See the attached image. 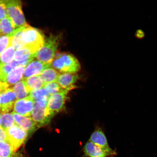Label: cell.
<instances>
[{
	"label": "cell",
	"mask_w": 157,
	"mask_h": 157,
	"mask_svg": "<svg viewBox=\"0 0 157 157\" xmlns=\"http://www.w3.org/2000/svg\"><path fill=\"white\" fill-rule=\"evenodd\" d=\"M76 88V86L72 85L63 89L58 93L50 95L47 104V108L56 115L64 109L69 93Z\"/></svg>",
	"instance_id": "obj_6"
},
{
	"label": "cell",
	"mask_w": 157,
	"mask_h": 157,
	"mask_svg": "<svg viewBox=\"0 0 157 157\" xmlns=\"http://www.w3.org/2000/svg\"><path fill=\"white\" fill-rule=\"evenodd\" d=\"M29 96L34 101H48L50 95L43 87L31 91Z\"/></svg>",
	"instance_id": "obj_22"
},
{
	"label": "cell",
	"mask_w": 157,
	"mask_h": 157,
	"mask_svg": "<svg viewBox=\"0 0 157 157\" xmlns=\"http://www.w3.org/2000/svg\"><path fill=\"white\" fill-rule=\"evenodd\" d=\"M0 142H8L6 131L1 127H0Z\"/></svg>",
	"instance_id": "obj_29"
},
{
	"label": "cell",
	"mask_w": 157,
	"mask_h": 157,
	"mask_svg": "<svg viewBox=\"0 0 157 157\" xmlns=\"http://www.w3.org/2000/svg\"><path fill=\"white\" fill-rule=\"evenodd\" d=\"M48 102V101H35L34 109L31 116L38 128L48 124L56 115L47 108Z\"/></svg>",
	"instance_id": "obj_4"
},
{
	"label": "cell",
	"mask_w": 157,
	"mask_h": 157,
	"mask_svg": "<svg viewBox=\"0 0 157 157\" xmlns=\"http://www.w3.org/2000/svg\"><path fill=\"white\" fill-rule=\"evenodd\" d=\"M44 87L50 95L58 93L63 89L57 82L45 84Z\"/></svg>",
	"instance_id": "obj_27"
},
{
	"label": "cell",
	"mask_w": 157,
	"mask_h": 157,
	"mask_svg": "<svg viewBox=\"0 0 157 157\" xmlns=\"http://www.w3.org/2000/svg\"><path fill=\"white\" fill-rule=\"evenodd\" d=\"M15 49L11 46L0 55V66L12 62L14 58Z\"/></svg>",
	"instance_id": "obj_21"
},
{
	"label": "cell",
	"mask_w": 157,
	"mask_h": 157,
	"mask_svg": "<svg viewBox=\"0 0 157 157\" xmlns=\"http://www.w3.org/2000/svg\"><path fill=\"white\" fill-rule=\"evenodd\" d=\"M9 85L6 82H0V92L8 88Z\"/></svg>",
	"instance_id": "obj_31"
},
{
	"label": "cell",
	"mask_w": 157,
	"mask_h": 157,
	"mask_svg": "<svg viewBox=\"0 0 157 157\" xmlns=\"http://www.w3.org/2000/svg\"><path fill=\"white\" fill-rule=\"evenodd\" d=\"M52 67L62 73L76 74L80 71L81 66L77 59L67 52H59L55 56Z\"/></svg>",
	"instance_id": "obj_1"
},
{
	"label": "cell",
	"mask_w": 157,
	"mask_h": 157,
	"mask_svg": "<svg viewBox=\"0 0 157 157\" xmlns=\"http://www.w3.org/2000/svg\"><path fill=\"white\" fill-rule=\"evenodd\" d=\"M50 67H52V63H44L39 60L31 62L25 69L23 80L31 76L39 75L44 70Z\"/></svg>",
	"instance_id": "obj_11"
},
{
	"label": "cell",
	"mask_w": 157,
	"mask_h": 157,
	"mask_svg": "<svg viewBox=\"0 0 157 157\" xmlns=\"http://www.w3.org/2000/svg\"><path fill=\"white\" fill-rule=\"evenodd\" d=\"M7 16L4 1H0V20H1Z\"/></svg>",
	"instance_id": "obj_28"
},
{
	"label": "cell",
	"mask_w": 157,
	"mask_h": 157,
	"mask_svg": "<svg viewBox=\"0 0 157 157\" xmlns=\"http://www.w3.org/2000/svg\"><path fill=\"white\" fill-rule=\"evenodd\" d=\"M17 99H21L28 97L30 94L24 80L15 84L13 88Z\"/></svg>",
	"instance_id": "obj_20"
},
{
	"label": "cell",
	"mask_w": 157,
	"mask_h": 157,
	"mask_svg": "<svg viewBox=\"0 0 157 157\" xmlns=\"http://www.w3.org/2000/svg\"><path fill=\"white\" fill-rule=\"evenodd\" d=\"M15 94L12 88H8L0 92V112L7 113L12 109L16 101Z\"/></svg>",
	"instance_id": "obj_8"
},
{
	"label": "cell",
	"mask_w": 157,
	"mask_h": 157,
	"mask_svg": "<svg viewBox=\"0 0 157 157\" xmlns=\"http://www.w3.org/2000/svg\"><path fill=\"white\" fill-rule=\"evenodd\" d=\"M15 122L12 114L4 113L1 116V127L5 131L14 125Z\"/></svg>",
	"instance_id": "obj_25"
},
{
	"label": "cell",
	"mask_w": 157,
	"mask_h": 157,
	"mask_svg": "<svg viewBox=\"0 0 157 157\" xmlns=\"http://www.w3.org/2000/svg\"><path fill=\"white\" fill-rule=\"evenodd\" d=\"M60 73L52 67L46 69L43 71L39 76L45 84L56 82Z\"/></svg>",
	"instance_id": "obj_18"
},
{
	"label": "cell",
	"mask_w": 157,
	"mask_h": 157,
	"mask_svg": "<svg viewBox=\"0 0 157 157\" xmlns=\"http://www.w3.org/2000/svg\"><path fill=\"white\" fill-rule=\"evenodd\" d=\"M21 40L24 48L28 49L35 55L44 45L45 39L44 34L40 30L29 25L23 29Z\"/></svg>",
	"instance_id": "obj_3"
},
{
	"label": "cell",
	"mask_w": 157,
	"mask_h": 157,
	"mask_svg": "<svg viewBox=\"0 0 157 157\" xmlns=\"http://www.w3.org/2000/svg\"><path fill=\"white\" fill-rule=\"evenodd\" d=\"M89 141L109 154V156L116 155L117 153L109 147L105 133L100 128L94 131L90 136Z\"/></svg>",
	"instance_id": "obj_9"
},
{
	"label": "cell",
	"mask_w": 157,
	"mask_h": 157,
	"mask_svg": "<svg viewBox=\"0 0 157 157\" xmlns=\"http://www.w3.org/2000/svg\"><path fill=\"white\" fill-rule=\"evenodd\" d=\"M24 80L27 89L30 93L34 90L44 87L45 85L39 75L31 76Z\"/></svg>",
	"instance_id": "obj_17"
},
{
	"label": "cell",
	"mask_w": 157,
	"mask_h": 157,
	"mask_svg": "<svg viewBox=\"0 0 157 157\" xmlns=\"http://www.w3.org/2000/svg\"><path fill=\"white\" fill-rule=\"evenodd\" d=\"M21 66L20 62L15 60L9 64L0 66V82H5L8 75L17 67Z\"/></svg>",
	"instance_id": "obj_19"
},
{
	"label": "cell",
	"mask_w": 157,
	"mask_h": 157,
	"mask_svg": "<svg viewBox=\"0 0 157 157\" xmlns=\"http://www.w3.org/2000/svg\"><path fill=\"white\" fill-rule=\"evenodd\" d=\"M13 36L0 35V54L6 49L12 46Z\"/></svg>",
	"instance_id": "obj_26"
},
{
	"label": "cell",
	"mask_w": 157,
	"mask_h": 157,
	"mask_svg": "<svg viewBox=\"0 0 157 157\" xmlns=\"http://www.w3.org/2000/svg\"><path fill=\"white\" fill-rule=\"evenodd\" d=\"M25 67L18 66L8 75L5 82L9 86L13 85L23 78Z\"/></svg>",
	"instance_id": "obj_16"
},
{
	"label": "cell",
	"mask_w": 157,
	"mask_h": 157,
	"mask_svg": "<svg viewBox=\"0 0 157 157\" xmlns=\"http://www.w3.org/2000/svg\"><path fill=\"white\" fill-rule=\"evenodd\" d=\"M60 39V35H50L45 39L42 48L35 54V57L44 63H52L57 54Z\"/></svg>",
	"instance_id": "obj_2"
},
{
	"label": "cell",
	"mask_w": 157,
	"mask_h": 157,
	"mask_svg": "<svg viewBox=\"0 0 157 157\" xmlns=\"http://www.w3.org/2000/svg\"><path fill=\"white\" fill-rule=\"evenodd\" d=\"M34 100L29 96L24 99L17 100L13 106V112L30 117L34 109Z\"/></svg>",
	"instance_id": "obj_10"
},
{
	"label": "cell",
	"mask_w": 157,
	"mask_h": 157,
	"mask_svg": "<svg viewBox=\"0 0 157 157\" xmlns=\"http://www.w3.org/2000/svg\"><path fill=\"white\" fill-rule=\"evenodd\" d=\"M14 151L7 142H0V157H14Z\"/></svg>",
	"instance_id": "obj_24"
},
{
	"label": "cell",
	"mask_w": 157,
	"mask_h": 157,
	"mask_svg": "<svg viewBox=\"0 0 157 157\" xmlns=\"http://www.w3.org/2000/svg\"><path fill=\"white\" fill-rule=\"evenodd\" d=\"M84 154L88 157H107L109 154L102 149L96 146L89 140L83 147Z\"/></svg>",
	"instance_id": "obj_13"
},
{
	"label": "cell",
	"mask_w": 157,
	"mask_h": 157,
	"mask_svg": "<svg viewBox=\"0 0 157 157\" xmlns=\"http://www.w3.org/2000/svg\"><path fill=\"white\" fill-rule=\"evenodd\" d=\"M79 78L78 75L68 73L60 74L57 83L63 89L70 87L78 81Z\"/></svg>",
	"instance_id": "obj_14"
},
{
	"label": "cell",
	"mask_w": 157,
	"mask_h": 157,
	"mask_svg": "<svg viewBox=\"0 0 157 157\" xmlns=\"http://www.w3.org/2000/svg\"><path fill=\"white\" fill-rule=\"evenodd\" d=\"M12 114L17 125L27 133H32L38 128L31 117H25L14 112Z\"/></svg>",
	"instance_id": "obj_12"
},
{
	"label": "cell",
	"mask_w": 157,
	"mask_h": 157,
	"mask_svg": "<svg viewBox=\"0 0 157 157\" xmlns=\"http://www.w3.org/2000/svg\"><path fill=\"white\" fill-rule=\"evenodd\" d=\"M7 16L13 21L16 29L28 26L22 10L21 1L17 0L4 1Z\"/></svg>",
	"instance_id": "obj_5"
},
{
	"label": "cell",
	"mask_w": 157,
	"mask_h": 157,
	"mask_svg": "<svg viewBox=\"0 0 157 157\" xmlns=\"http://www.w3.org/2000/svg\"><path fill=\"white\" fill-rule=\"evenodd\" d=\"M8 141L13 147L14 151H17L26 139L28 133L16 124L6 130Z\"/></svg>",
	"instance_id": "obj_7"
},
{
	"label": "cell",
	"mask_w": 157,
	"mask_h": 157,
	"mask_svg": "<svg viewBox=\"0 0 157 157\" xmlns=\"http://www.w3.org/2000/svg\"><path fill=\"white\" fill-rule=\"evenodd\" d=\"M135 36L137 38L139 39H142L145 36V34L144 32L141 29H138L135 33Z\"/></svg>",
	"instance_id": "obj_30"
},
{
	"label": "cell",
	"mask_w": 157,
	"mask_h": 157,
	"mask_svg": "<svg viewBox=\"0 0 157 157\" xmlns=\"http://www.w3.org/2000/svg\"><path fill=\"white\" fill-rule=\"evenodd\" d=\"M17 29L8 16L0 21V35L13 36Z\"/></svg>",
	"instance_id": "obj_15"
},
{
	"label": "cell",
	"mask_w": 157,
	"mask_h": 157,
	"mask_svg": "<svg viewBox=\"0 0 157 157\" xmlns=\"http://www.w3.org/2000/svg\"><path fill=\"white\" fill-rule=\"evenodd\" d=\"M1 113L0 112V127L1 125Z\"/></svg>",
	"instance_id": "obj_32"
},
{
	"label": "cell",
	"mask_w": 157,
	"mask_h": 157,
	"mask_svg": "<svg viewBox=\"0 0 157 157\" xmlns=\"http://www.w3.org/2000/svg\"><path fill=\"white\" fill-rule=\"evenodd\" d=\"M34 55L26 48H23L17 50L14 55L15 60L17 62H21L29 59L34 58Z\"/></svg>",
	"instance_id": "obj_23"
}]
</instances>
